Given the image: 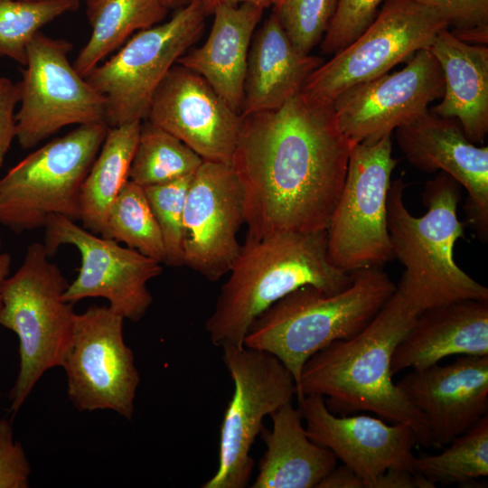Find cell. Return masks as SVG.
Masks as SVG:
<instances>
[{"label":"cell","mask_w":488,"mask_h":488,"mask_svg":"<svg viewBox=\"0 0 488 488\" xmlns=\"http://www.w3.org/2000/svg\"><path fill=\"white\" fill-rule=\"evenodd\" d=\"M241 117L230 165L241 188L246 239L326 230L354 145L333 106L300 92L279 108Z\"/></svg>","instance_id":"6da1fadb"},{"label":"cell","mask_w":488,"mask_h":488,"mask_svg":"<svg viewBox=\"0 0 488 488\" xmlns=\"http://www.w3.org/2000/svg\"><path fill=\"white\" fill-rule=\"evenodd\" d=\"M418 314L396 287L361 332L333 342L305 361L296 390L298 402L314 394L322 396L335 415L373 412L382 419L408 426L418 445L437 447L427 420L394 383L390 371L394 350Z\"/></svg>","instance_id":"7a4b0ae2"},{"label":"cell","mask_w":488,"mask_h":488,"mask_svg":"<svg viewBox=\"0 0 488 488\" xmlns=\"http://www.w3.org/2000/svg\"><path fill=\"white\" fill-rule=\"evenodd\" d=\"M205 327L213 345L244 346L253 322L296 289L313 286L337 293L352 272L337 268L327 253L326 230L284 232L245 240Z\"/></svg>","instance_id":"3957f363"},{"label":"cell","mask_w":488,"mask_h":488,"mask_svg":"<svg viewBox=\"0 0 488 488\" xmlns=\"http://www.w3.org/2000/svg\"><path fill=\"white\" fill-rule=\"evenodd\" d=\"M407 184L391 182L387 198V224L394 257L405 267L396 287L420 313L449 303L488 301V288L461 269L454 258L455 242L464 235L457 217L461 185L444 172L427 182L421 217L404 202Z\"/></svg>","instance_id":"277c9868"},{"label":"cell","mask_w":488,"mask_h":488,"mask_svg":"<svg viewBox=\"0 0 488 488\" xmlns=\"http://www.w3.org/2000/svg\"><path fill=\"white\" fill-rule=\"evenodd\" d=\"M395 289L389 275L376 267L353 271L352 284L337 293L299 287L253 322L244 346L276 356L292 373L297 390L305 361L333 342L361 332Z\"/></svg>","instance_id":"5b68a950"},{"label":"cell","mask_w":488,"mask_h":488,"mask_svg":"<svg viewBox=\"0 0 488 488\" xmlns=\"http://www.w3.org/2000/svg\"><path fill=\"white\" fill-rule=\"evenodd\" d=\"M43 243L33 242L2 289L1 327L19 340V371L9 395L15 415L49 370L61 367L70 349L76 313L62 296L69 285Z\"/></svg>","instance_id":"8992f818"},{"label":"cell","mask_w":488,"mask_h":488,"mask_svg":"<svg viewBox=\"0 0 488 488\" xmlns=\"http://www.w3.org/2000/svg\"><path fill=\"white\" fill-rule=\"evenodd\" d=\"M108 128L78 126L8 170L0 179V223L21 233L43 228L52 215L80 220L81 186Z\"/></svg>","instance_id":"52a82bcc"},{"label":"cell","mask_w":488,"mask_h":488,"mask_svg":"<svg viewBox=\"0 0 488 488\" xmlns=\"http://www.w3.org/2000/svg\"><path fill=\"white\" fill-rule=\"evenodd\" d=\"M397 164L391 135L352 146L343 187L326 230L328 257L337 268L352 273L380 267L395 258L387 198Z\"/></svg>","instance_id":"ba28073f"},{"label":"cell","mask_w":488,"mask_h":488,"mask_svg":"<svg viewBox=\"0 0 488 488\" xmlns=\"http://www.w3.org/2000/svg\"><path fill=\"white\" fill-rule=\"evenodd\" d=\"M206 16L200 0H192L167 22L133 34L86 76L106 98L109 127L145 119L155 90L200 37Z\"/></svg>","instance_id":"9c48e42d"},{"label":"cell","mask_w":488,"mask_h":488,"mask_svg":"<svg viewBox=\"0 0 488 488\" xmlns=\"http://www.w3.org/2000/svg\"><path fill=\"white\" fill-rule=\"evenodd\" d=\"M222 348V360L234 384L221 426L219 465L202 488H244L254 461L250 455L263 419L296 396L292 373L273 354L235 345Z\"/></svg>","instance_id":"30bf717a"},{"label":"cell","mask_w":488,"mask_h":488,"mask_svg":"<svg viewBox=\"0 0 488 488\" xmlns=\"http://www.w3.org/2000/svg\"><path fill=\"white\" fill-rule=\"evenodd\" d=\"M446 23L415 0H386L371 24L306 79L301 93L332 105L348 89L375 79L429 48Z\"/></svg>","instance_id":"8fae6325"},{"label":"cell","mask_w":488,"mask_h":488,"mask_svg":"<svg viewBox=\"0 0 488 488\" xmlns=\"http://www.w3.org/2000/svg\"><path fill=\"white\" fill-rule=\"evenodd\" d=\"M72 44L38 33L19 84L15 138L30 149L70 125L106 123L107 100L70 64Z\"/></svg>","instance_id":"7c38bea8"},{"label":"cell","mask_w":488,"mask_h":488,"mask_svg":"<svg viewBox=\"0 0 488 488\" xmlns=\"http://www.w3.org/2000/svg\"><path fill=\"white\" fill-rule=\"evenodd\" d=\"M124 318L93 305L77 314L61 368L69 399L80 411L112 410L130 420L140 375L123 336Z\"/></svg>","instance_id":"4fadbf2b"},{"label":"cell","mask_w":488,"mask_h":488,"mask_svg":"<svg viewBox=\"0 0 488 488\" xmlns=\"http://www.w3.org/2000/svg\"><path fill=\"white\" fill-rule=\"evenodd\" d=\"M43 228V245L50 256L62 245H71L80 254L79 274L69 283L64 301L73 305L102 297L124 319L143 318L153 302L147 284L161 274L162 263L61 215H52Z\"/></svg>","instance_id":"5bb4252c"},{"label":"cell","mask_w":488,"mask_h":488,"mask_svg":"<svg viewBox=\"0 0 488 488\" xmlns=\"http://www.w3.org/2000/svg\"><path fill=\"white\" fill-rule=\"evenodd\" d=\"M443 92L442 70L426 48L418 51L402 70L348 89L332 106L340 129L355 145L391 135L428 110Z\"/></svg>","instance_id":"9a60e30c"},{"label":"cell","mask_w":488,"mask_h":488,"mask_svg":"<svg viewBox=\"0 0 488 488\" xmlns=\"http://www.w3.org/2000/svg\"><path fill=\"white\" fill-rule=\"evenodd\" d=\"M242 192L229 164L204 161L189 185L183 213V265L211 281L229 273L241 246Z\"/></svg>","instance_id":"2e32d148"},{"label":"cell","mask_w":488,"mask_h":488,"mask_svg":"<svg viewBox=\"0 0 488 488\" xmlns=\"http://www.w3.org/2000/svg\"><path fill=\"white\" fill-rule=\"evenodd\" d=\"M145 119L204 161L230 164L242 117L204 78L175 63L155 90Z\"/></svg>","instance_id":"e0dca14e"},{"label":"cell","mask_w":488,"mask_h":488,"mask_svg":"<svg viewBox=\"0 0 488 488\" xmlns=\"http://www.w3.org/2000/svg\"><path fill=\"white\" fill-rule=\"evenodd\" d=\"M298 403L308 437L333 452L362 480L364 488H373L389 469L417 473L413 448L418 443L408 426L389 425L366 415H335L320 395H306Z\"/></svg>","instance_id":"ac0fdd59"},{"label":"cell","mask_w":488,"mask_h":488,"mask_svg":"<svg viewBox=\"0 0 488 488\" xmlns=\"http://www.w3.org/2000/svg\"><path fill=\"white\" fill-rule=\"evenodd\" d=\"M395 130L399 148L413 166L429 174L440 170L465 189L467 221L486 240L488 147L473 144L457 119L430 109Z\"/></svg>","instance_id":"d6986e66"},{"label":"cell","mask_w":488,"mask_h":488,"mask_svg":"<svg viewBox=\"0 0 488 488\" xmlns=\"http://www.w3.org/2000/svg\"><path fill=\"white\" fill-rule=\"evenodd\" d=\"M396 384L427 420L437 447L488 414V356L460 355L447 365L413 370Z\"/></svg>","instance_id":"ffe728a7"},{"label":"cell","mask_w":488,"mask_h":488,"mask_svg":"<svg viewBox=\"0 0 488 488\" xmlns=\"http://www.w3.org/2000/svg\"><path fill=\"white\" fill-rule=\"evenodd\" d=\"M452 355L488 356V301L460 300L420 313L394 350L391 374Z\"/></svg>","instance_id":"44dd1931"},{"label":"cell","mask_w":488,"mask_h":488,"mask_svg":"<svg viewBox=\"0 0 488 488\" xmlns=\"http://www.w3.org/2000/svg\"><path fill=\"white\" fill-rule=\"evenodd\" d=\"M323 62L320 57L298 52L271 13L251 40L241 117L279 108L301 92Z\"/></svg>","instance_id":"7402d4cb"},{"label":"cell","mask_w":488,"mask_h":488,"mask_svg":"<svg viewBox=\"0 0 488 488\" xmlns=\"http://www.w3.org/2000/svg\"><path fill=\"white\" fill-rule=\"evenodd\" d=\"M263 11L251 4L216 7L205 42L185 52L176 62L204 78L239 114L241 113L249 51Z\"/></svg>","instance_id":"603a6c76"},{"label":"cell","mask_w":488,"mask_h":488,"mask_svg":"<svg viewBox=\"0 0 488 488\" xmlns=\"http://www.w3.org/2000/svg\"><path fill=\"white\" fill-rule=\"evenodd\" d=\"M444 77L442 100L430 110L455 118L473 144L488 133V47L460 40L442 29L428 48Z\"/></svg>","instance_id":"cb8c5ba5"},{"label":"cell","mask_w":488,"mask_h":488,"mask_svg":"<svg viewBox=\"0 0 488 488\" xmlns=\"http://www.w3.org/2000/svg\"><path fill=\"white\" fill-rule=\"evenodd\" d=\"M269 417L273 427L260 432L267 450L252 488H317L336 466V456L308 437L301 409L292 402Z\"/></svg>","instance_id":"d4e9b609"},{"label":"cell","mask_w":488,"mask_h":488,"mask_svg":"<svg viewBox=\"0 0 488 488\" xmlns=\"http://www.w3.org/2000/svg\"><path fill=\"white\" fill-rule=\"evenodd\" d=\"M142 122L109 127L80 191V221L89 231L102 235L108 213L128 181L129 168Z\"/></svg>","instance_id":"484cf974"},{"label":"cell","mask_w":488,"mask_h":488,"mask_svg":"<svg viewBox=\"0 0 488 488\" xmlns=\"http://www.w3.org/2000/svg\"><path fill=\"white\" fill-rule=\"evenodd\" d=\"M91 34L73 62L84 78L135 33L160 23L164 0H87Z\"/></svg>","instance_id":"4316f807"},{"label":"cell","mask_w":488,"mask_h":488,"mask_svg":"<svg viewBox=\"0 0 488 488\" xmlns=\"http://www.w3.org/2000/svg\"><path fill=\"white\" fill-rule=\"evenodd\" d=\"M203 159L169 132L141 124L128 180L146 187L193 175Z\"/></svg>","instance_id":"83f0119b"},{"label":"cell","mask_w":488,"mask_h":488,"mask_svg":"<svg viewBox=\"0 0 488 488\" xmlns=\"http://www.w3.org/2000/svg\"><path fill=\"white\" fill-rule=\"evenodd\" d=\"M440 454L416 457L415 470L436 483L468 484L488 475V414Z\"/></svg>","instance_id":"f1b7e54d"},{"label":"cell","mask_w":488,"mask_h":488,"mask_svg":"<svg viewBox=\"0 0 488 488\" xmlns=\"http://www.w3.org/2000/svg\"><path fill=\"white\" fill-rule=\"evenodd\" d=\"M103 237L164 263L163 237L144 188L127 181L108 213Z\"/></svg>","instance_id":"f546056e"},{"label":"cell","mask_w":488,"mask_h":488,"mask_svg":"<svg viewBox=\"0 0 488 488\" xmlns=\"http://www.w3.org/2000/svg\"><path fill=\"white\" fill-rule=\"evenodd\" d=\"M78 6L79 0H0V56L24 66L40 29Z\"/></svg>","instance_id":"4dcf8cb0"},{"label":"cell","mask_w":488,"mask_h":488,"mask_svg":"<svg viewBox=\"0 0 488 488\" xmlns=\"http://www.w3.org/2000/svg\"><path fill=\"white\" fill-rule=\"evenodd\" d=\"M192 176L143 187L163 237L164 264L170 267L183 266V213Z\"/></svg>","instance_id":"1f68e13d"},{"label":"cell","mask_w":488,"mask_h":488,"mask_svg":"<svg viewBox=\"0 0 488 488\" xmlns=\"http://www.w3.org/2000/svg\"><path fill=\"white\" fill-rule=\"evenodd\" d=\"M338 0H272L273 14L287 37L303 54L322 42Z\"/></svg>","instance_id":"d6a6232c"},{"label":"cell","mask_w":488,"mask_h":488,"mask_svg":"<svg viewBox=\"0 0 488 488\" xmlns=\"http://www.w3.org/2000/svg\"><path fill=\"white\" fill-rule=\"evenodd\" d=\"M435 12L460 40L488 42V0H415Z\"/></svg>","instance_id":"836d02e7"},{"label":"cell","mask_w":488,"mask_h":488,"mask_svg":"<svg viewBox=\"0 0 488 488\" xmlns=\"http://www.w3.org/2000/svg\"><path fill=\"white\" fill-rule=\"evenodd\" d=\"M386 0H338L335 13L321 42L325 54H334L354 41L373 21Z\"/></svg>","instance_id":"e575fe53"},{"label":"cell","mask_w":488,"mask_h":488,"mask_svg":"<svg viewBox=\"0 0 488 488\" xmlns=\"http://www.w3.org/2000/svg\"><path fill=\"white\" fill-rule=\"evenodd\" d=\"M31 465L11 423L0 418V488H27Z\"/></svg>","instance_id":"d590c367"},{"label":"cell","mask_w":488,"mask_h":488,"mask_svg":"<svg viewBox=\"0 0 488 488\" xmlns=\"http://www.w3.org/2000/svg\"><path fill=\"white\" fill-rule=\"evenodd\" d=\"M20 101L19 84L8 78H0V168L15 138L14 109Z\"/></svg>","instance_id":"8d00e7d4"},{"label":"cell","mask_w":488,"mask_h":488,"mask_svg":"<svg viewBox=\"0 0 488 488\" xmlns=\"http://www.w3.org/2000/svg\"><path fill=\"white\" fill-rule=\"evenodd\" d=\"M436 487L418 473L392 468L381 474L373 488H434Z\"/></svg>","instance_id":"74e56055"},{"label":"cell","mask_w":488,"mask_h":488,"mask_svg":"<svg viewBox=\"0 0 488 488\" xmlns=\"http://www.w3.org/2000/svg\"><path fill=\"white\" fill-rule=\"evenodd\" d=\"M317 488H364L362 480L349 467H334L317 485Z\"/></svg>","instance_id":"f35d334b"},{"label":"cell","mask_w":488,"mask_h":488,"mask_svg":"<svg viewBox=\"0 0 488 488\" xmlns=\"http://www.w3.org/2000/svg\"><path fill=\"white\" fill-rule=\"evenodd\" d=\"M206 15L211 14L214 9L220 5H238L240 4H251L263 9L271 5L272 0H200Z\"/></svg>","instance_id":"ab89813d"},{"label":"cell","mask_w":488,"mask_h":488,"mask_svg":"<svg viewBox=\"0 0 488 488\" xmlns=\"http://www.w3.org/2000/svg\"><path fill=\"white\" fill-rule=\"evenodd\" d=\"M11 263V256L8 253L0 252V315L2 310V289L5 279L9 276Z\"/></svg>","instance_id":"60d3db41"},{"label":"cell","mask_w":488,"mask_h":488,"mask_svg":"<svg viewBox=\"0 0 488 488\" xmlns=\"http://www.w3.org/2000/svg\"><path fill=\"white\" fill-rule=\"evenodd\" d=\"M191 1L192 0H164V3L168 9H179L189 4Z\"/></svg>","instance_id":"b9f144b4"},{"label":"cell","mask_w":488,"mask_h":488,"mask_svg":"<svg viewBox=\"0 0 488 488\" xmlns=\"http://www.w3.org/2000/svg\"><path fill=\"white\" fill-rule=\"evenodd\" d=\"M1 247H2V241H1V237H0V249H1Z\"/></svg>","instance_id":"7bdbcfd3"}]
</instances>
